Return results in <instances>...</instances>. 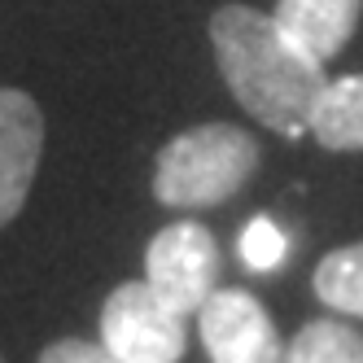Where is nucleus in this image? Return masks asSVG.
<instances>
[{"mask_svg":"<svg viewBox=\"0 0 363 363\" xmlns=\"http://www.w3.org/2000/svg\"><path fill=\"white\" fill-rule=\"evenodd\" d=\"M211 44L223 84L258 123L280 136L311 132V110L328 88V66L311 57L276 13L219 5L211 18Z\"/></svg>","mask_w":363,"mask_h":363,"instance_id":"f257e3e1","label":"nucleus"},{"mask_svg":"<svg viewBox=\"0 0 363 363\" xmlns=\"http://www.w3.org/2000/svg\"><path fill=\"white\" fill-rule=\"evenodd\" d=\"M258 171V140L237 123H197L162 145L153 197L171 211H206L237 197Z\"/></svg>","mask_w":363,"mask_h":363,"instance_id":"f03ea898","label":"nucleus"},{"mask_svg":"<svg viewBox=\"0 0 363 363\" xmlns=\"http://www.w3.org/2000/svg\"><path fill=\"white\" fill-rule=\"evenodd\" d=\"M184 320L149 280H123L101 306V342L123 363H179L189 346Z\"/></svg>","mask_w":363,"mask_h":363,"instance_id":"7ed1b4c3","label":"nucleus"},{"mask_svg":"<svg viewBox=\"0 0 363 363\" xmlns=\"http://www.w3.org/2000/svg\"><path fill=\"white\" fill-rule=\"evenodd\" d=\"M145 280L179 315H197L211 302V294L219 289V245L211 237V228H201L193 219H179V223L162 228L149 241Z\"/></svg>","mask_w":363,"mask_h":363,"instance_id":"20e7f679","label":"nucleus"},{"mask_svg":"<svg viewBox=\"0 0 363 363\" xmlns=\"http://www.w3.org/2000/svg\"><path fill=\"white\" fill-rule=\"evenodd\" d=\"M197 328L211 363H284L267 306L245 289H215L197 311Z\"/></svg>","mask_w":363,"mask_h":363,"instance_id":"39448f33","label":"nucleus"},{"mask_svg":"<svg viewBox=\"0 0 363 363\" xmlns=\"http://www.w3.org/2000/svg\"><path fill=\"white\" fill-rule=\"evenodd\" d=\"M44 153V114L35 96L0 88V228L18 219Z\"/></svg>","mask_w":363,"mask_h":363,"instance_id":"423d86ee","label":"nucleus"},{"mask_svg":"<svg viewBox=\"0 0 363 363\" xmlns=\"http://www.w3.org/2000/svg\"><path fill=\"white\" fill-rule=\"evenodd\" d=\"M276 22L324 66L350 44L363 0H276Z\"/></svg>","mask_w":363,"mask_h":363,"instance_id":"0eeeda50","label":"nucleus"},{"mask_svg":"<svg viewBox=\"0 0 363 363\" xmlns=\"http://www.w3.org/2000/svg\"><path fill=\"white\" fill-rule=\"evenodd\" d=\"M311 136L333 153H363V74H337L311 110Z\"/></svg>","mask_w":363,"mask_h":363,"instance_id":"6e6552de","label":"nucleus"},{"mask_svg":"<svg viewBox=\"0 0 363 363\" xmlns=\"http://www.w3.org/2000/svg\"><path fill=\"white\" fill-rule=\"evenodd\" d=\"M311 284H315V298L333 306L337 315L363 320V241L324 254Z\"/></svg>","mask_w":363,"mask_h":363,"instance_id":"1a4fd4ad","label":"nucleus"},{"mask_svg":"<svg viewBox=\"0 0 363 363\" xmlns=\"http://www.w3.org/2000/svg\"><path fill=\"white\" fill-rule=\"evenodd\" d=\"M284 363H363V333L337 320H311L284 350Z\"/></svg>","mask_w":363,"mask_h":363,"instance_id":"9d476101","label":"nucleus"},{"mask_svg":"<svg viewBox=\"0 0 363 363\" xmlns=\"http://www.w3.org/2000/svg\"><path fill=\"white\" fill-rule=\"evenodd\" d=\"M241 258H245V267H254V272L276 267L280 258H284V237H280V228H276L272 219H254V223L241 232Z\"/></svg>","mask_w":363,"mask_h":363,"instance_id":"9b49d317","label":"nucleus"},{"mask_svg":"<svg viewBox=\"0 0 363 363\" xmlns=\"http://www.w3.org/2000/svg\"><path fill=\"white\" fill-rule=\"evenodd\" d=\"M40 363H123L118 354H110L106 342H84V337H62V342L44 346Z\"/></svg>","mask_w":363,"mask_h":363,"instance_id":"f8f14e48","label":"nucleus"},{"mask_svg":"<svg viewBox=\"0 0 363 363\" xmlns=\"http://www.w3.org/2000/svg\"><path fill=\"white\" fill-rule=\"evenodd\" d=\"M0 363H5V359H0Z\"/></svg>","mask_w":363,"mask_h":363,"instance_id":"ddd939ff","label":"nucleus"}]
</instances>
